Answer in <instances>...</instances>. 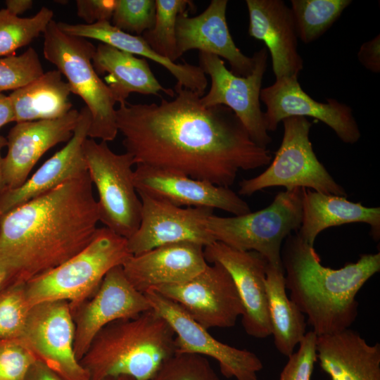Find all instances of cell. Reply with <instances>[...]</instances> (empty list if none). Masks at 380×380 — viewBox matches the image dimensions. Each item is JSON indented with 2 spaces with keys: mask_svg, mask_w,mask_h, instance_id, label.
Instances as JSON below:
<instances>
[{
  "mask_svg": "<svg viewBox=\"0 0 380 380\" xmlns=\"http://www.w3.org/2000/svg\"><path fill=\"white\" fill-rule=\"evenodd\" d=\"M117 0H77V15L85 24L110 22Z\"/></svg>",
  "mask_w": 380,
  "mask_h": 380,
  "instance_id": "cell-38",
  "label": "cell"
},
{
  "mask_svg": "<svg viewBox=\"0 0 380 380\" xmlns=\"http://www.w3.org/2000/svg\"><path fill=\"white\" fill-rule=\"evenodd\" d=\"M248 34L264 42L276 80L298 76L303 60L291 8L281 0H246Z\"/></svg>",
  "mask_w": 380,
  "mask_h": 380,
  "instance_id": "cell-22",
  "label": "cell"
},
{
  "mask_svg": "<svg viewBox=\"0 0 380 380\" xmlns=\"http://www.w3.org/2000/svg\"><path fill=\"white\" fill-rule=\"evenodd\" d=\"M281 250L286 289L290 299L308 317L317 336L338 332L355 321L358 291L380 271V253L362 254L339 269L322 265L314 248L296 234Z\"/></svg>",
  "mask_w": 380,
  "mask_h": 380,
  "instance_id": "cell-3",
  "label": "cell"
},
{
  "mask_svg": "<svg viewBox=\"0 0 380 380\" xmlns=\"http://www.w3.org/2000/svg\"><path fill=\"white\" fill-rule=\"evenodd\" d=\"M70 85L58 70L44 72L25 86L14 90L9 97L15 122L53 120L63 117L72 108Z\"/></svg>",
  "mask_w": 380,
  "mask_h": 380,
  "instance_id": "cell-27",
  "label": "cell"
},
{
  "mask_svg": "<svg viewBox=\"0 0 380 380\" xmlns=\"http://www.w3.org/2000/svg\"><path fill=\"white\" fill-rule=\"evenodd\" d=\"M25 284H11L0 290V339L19 338L25 329L31 308Z\"/></svg>",
  "mask_w": 380,
  "mask_h": 380,
  "instance_id": "cell-32",
  "label": "cell"
},
{
  "mask_svg": "<svg viewBox=\"0 0 380 380\" xmlns=\"http://www.w3.org/2000/svg\"><path fill=\"white\" fill-rule=\"evenodd\" d=\"M151 307L128 281L122 265L112 268L96 292L70 309L75 325L74 352L80 362L98 332L118 319L132 318Z\"/></svg>",
  "mask_w": 380,
  "mask_h": 380,
  "instance_id": "cell-15",
  "label": "cell"
},
{
  "mask_svg": "<svg viewBox=\"0 0 380 380\" xmlns=\"http://www.w3.org/2000/svg\"><path fill=\"white\" fill-rule=\"evenodd\" d=\"M99 222L88 172L0 218V267L26 283L69 260L94 238Z\"/></svg>",
  "mask_w": 380,
  "mask_h": 380,
  "instance_id": "cell-2",
  "label": "cell"
},
{
  "mask_svg": "<svg viewBox=\"0 0 380 380\" xmlns=\"http://www.w3.org/2000/svg\"><path fill=\"white\" fill-rule=\"evenodd\" d=\"M175 334L153 310L101 329L80 362L90 380H151L176 353Z\"/></svg>",
  "mask_w": 380,
  "mask_h": 380,
  "instance_id": "cell-4",
  "label": "cell"
},
{
  "mask_svg": "<svg viewBox=\"0 0 380 380\" xmlns=\"http://www.w3.org/2000/svg\"><path fill=\"white\" fill-rule=\"evenodd\" d=\"M92 65L98 75L107 73L105 83L116 103H125L131 93L158 96L160 91H163L170 97L175 96L174 90L160 84L145 58L108 44H98Z\"/></svg>",
  "mask_w": 380,
  "mask_h": 380,
  "instance_id": "cell-26",
  "label": "cell"
},
{
  "mask_svg": "<svg viewBox=\"0 0 380 380\" xmlns=\"http://www.w3.org/2000/svg\"><path fill=\"white\" fill-rule=\"evenodd\" d=\"M252 72L246 77L234 75L220 57L199 52V67L210 78V88L201 97L207 107L222 105L230 108L242 122L252 140L267 148L272 138L265 127L260 103L262 82L267 69L268 51L265 47L253 54Z\"/></svg>",
  "mask_w": 380,
  "mask_h": 380,
  "instance_id": "cell-10",
  "label": "cell"
},
{
  "mask_svg": "<svg viewBox=\"0 0 380 380\" xmlns=\"http://www.w3.org/2000/svg\"><path fill=\"white\" fill-rule=\"evenodd\" d=\"M138 194L141 201L140 224L127 239L132 255L174 243L192 242L205 247L215 241L207 227L213 209L179 207L144 194Z\"/></svg>",
  "mask_w": 380,
  "mask_h": 380,
  "instance_id": "cell-14",
  "label": "cell"
},
{
  "mask_svg": "<svg viewBox=\"0 0 380 380\" xmlns=\"http://www.w3.org/2000/svg\"><path fill=\"white\" fill-rule=\"evenodd\" d=\"M284 135L273 160L259 175L239 182V195L250 196L272 186L286 190L305 188L347 197L346 189L337 183L317 158L310 140L312 123L305 117L284 119Z\"/></svg>",
  "mask_w": 380,
  "mask_h": 380,
  "instance_id": "cell-8",
  "label": "cell"
},
{
  "mask_svg": "<svg viewBox=\"0 0 380 380\" xmlns=\"http://www.w3.org/2000/svg\"><path fill=\"white\" fill-rule=\"evenodd\" d=\"M134 183L137 193L179 207L217 208L234 215L251 212L248 204L229 187L175 172L138 165L134 170Z\"/></svg>",
  "mask_w": 380,
  "mask_h": 380,
  "instance_id": "cell-18",
  "label": "cell"
},
{
  "mask_svg": "<svg viewBox=\"0 0 380 380\" xmlns=\"http://www.w3.org/2000/svg\"><path fill=\"white\" fill-rule=\"evenodd\" d=\"M204 247L192 242L158 246L132 255L122 265L126 277L139 292L186 281L205 269Z\"/></svg>",
  "mask_w": 380,
  "mask_h": 380,
  "instance_id": "cell-21",
  "label": "cell"
},
{
  "mask_svg": "<svg viewBox=\"0 0 380 380\" xmlns=\"http://www.w3.org/2000/svg\"><path fill=\"white\" fill-rule=\"evenodd\" d=\"M113 380H132V379L128 376H121Z\"/></svg>",
  "mask_w": 380,
  "mask_h": 380,
  "instance_id": "cell-45",
  "label": "cell"
},
{
  "mask_svg": "<svg viewBox=\"0 0 380 380\" xmlns=\"http://www.w3.org/2000/svg\"><path fill=\"white\" fill-rule=\"evenodd\" d=\"M132 255L127 239L105 227L99 228L83 250L25 284L27 302L32 307L64 300L69 302L70 309L74 308L96 292L112 268L122 265Z\"/></svg>",
  "mask_w": 380,
  "mask_h": 380,
  "instance_id": "cell-5",
  "label": "cell"
},
{
  "mask_svg": "<svg viewBox=\"0 0 380 380\" xmlns=\"http://www.w3.org/2000/svg\"><path fill=\"white\" fill-rule=\"evenodd\" d=\"M357 58L361 64L368 70L374 73L380 72L379 34L362 44L357 53Z\"/></svg>",
  "mask_w": 380,
  "mask_h": 380,
  "instance_id": "cell-39",
  "label": "cell"
},
{
  "mask_svg": "<svg viewBox=\"0 0 380 380\" xmlns=\"http://www.w3.org/2000/svg\"><path fill=\"white\" fill-rule=\"evenodd\" d=\"M156 0H117L110 23L118 29L141 36L153 27Z\"/></svg>",
  "mask_w": 380,
  "mask_h": 380,
  "instance_id": "cell-35",
  "label": "cell"
},
{
  "mask_svg": "<svg viewBox=\"0 0 380 380\" xmlns=\"http://www.w3.org/2000/svg\"><path fill=\"white\" fill-rule=\"evenodd\" d=\"M317 337L312 331L306 332L298 344V350L288 357L279 380H311L315 362L317 360Z\"/></svg>",
  "mask_w": 380,
  "mask_h": 380,
  "instance_id": "cell-37",
  "label": "cell"
},
{
  "mask_svg": "<svg viewBox=\"0 0 380 380\" xmlns=\"http://www.w3.org/2000/svg\"><path fill=\"white\" fill-rule=\"evenodd\" d=\"M91 122V113L84 106L80 111L73 136L65 146L46 160L21 186L0 194V218L12 209L87 171L84 143L88 138Z\"/></svg>",
  "mask_w": 380,
  "mask_h": 380,
  "instance_id": "cell-23",
  "label": "cell"
},
{
  "mask_svg": "<svg viewBox=\"0 0 380 380\" xmlns=\"http://www.w3.org/2000/svg\"><path fill=\"white\" fill-rule=\"evenodd\" d=\"M84 154L98 193L99 222L129 239L137 230L141 213V201L134 183V158L127 152L115 153L107 142L89 137L84 143Z\"/></svg>",
  "mask_w": 380,
  "mask_h": 380,
  "instance_id": "cell-9",
  "label": "cell"
},
{
  "mask_svg": "<svg viewBox=\"0 0 380 380\" xmlns=\"http://www.w3.org/2000/svg\"><path fill=\"white\" fill-rule=\"evenodd\" d=\"M43 36L44 58L65 75L72 93L84 101L91 113L88 137L114 140L118 133L116 102L92 65L96 46L86 39L65 34L53 19Z\"/></svg>",
  "mask_w": 380,
  "mask_h": 380,
  "instance_id": "cell-6",
  "label": "cell"
},
{
  "mask_svg": "<svg viewBox=\"0 0 380 380\" xmlns=\"http://www.w3.org/2000/svg\"><path fill=\"white\" fill-rule=\"evenodd\" d=\"M298 78L282 77L261 89L260 99L266 106L264 118L267 132L275 131L286 118L308 116L329 126L343 142H357L361 133L352 108L334 99H327L326 103L315 101L303 90Z\"/></svg>",
  "mask_w": 380,
  "mask_h": 380,
  "instance_id": "cell-16",
  "label": "cell"
},
{
  "mask_svg": "<svg viewBox=\"0 0 380 380\" xmlns=\"http://www.w3.org/2000/svg\"><path fill=\"white\" fill-rule=\"evenodd\" d=\"M316 350L331 380H380V344H368L356 331L317 336Z\"/></svg>",
  "mask_w": 380,
  "mask_h": 380,
  "instance_id": "cell-24",
  "label": "cell"
},
{
  "mask_svg": "<svg viewBox=\"0 0 380 380\" xmlns=\"http://www.w3.org/2000/svg\"><path fill=\"white\" fill-rule=\"evenodd\" d=\"M265 287L271 335L277 350L289 357L306 334L305 316L286 294L282 265L268 262Z\"/></svg>",
  "mask_w": 380,
  "mask_h": 380,
  "instance_id": "cell-28",
  "label": "cell"
},
{
  "mask_svg": "<svg viewBox=\"0 0 380 380\" xmlns=\"http://www.w3.org/2000/svg\"><path fill=\"white\" fill-rule=\"evenodd\" d=\"M11 122H15L12 102L9 96L0 93V129Z\"/></svg>",
  "mask_w": 380,
  "mask_h": 380,
  "instance_id": "cell-41",
  "label": "cell"
},
{
  "mask_svg": "<svg viewBox=\"0 0 380 380\" xmlns=\"http://www.w3.org/2000/svg\"><path fill=\"white\" fill-rule=\"evenodd\" d=\"M172 101L120 103L122 145L141 165L229 187L238 172L269 165L272 156L255 144L228 107H207L194 91L175 85Z\"/></svg>",
  "mask_w": 380,
  "mask_h": 380,
  "instance_id": "cell-1",
  "label": "cell"
},
{
  "mask_svg": "<svg viewBox=\"0 0 380 380\" xmlns=\"http://www.w3.org/2000/svg\"><path fill=\"white\" fill-rule=\"evenodd\" d=\"M151 380H220L205 357L176 353Z\"/></svg>",
  "mask_w": 380,
  "mask_h": 380,
  "instance_id": "cell-34",
  "label": "cell"
},
{
  "mask_svg": "<svg viewBox=\"0 0 380 380\" xmlns=\"http://www.w3.org/2000/svg\"><path fill=\"white\" fill-rule=\"evenodd\" d=\"M155 23L141 36L158 55L172 62L180 58L177 51L176 23L178 15L195 9L189 0H156Z\"/></svg>",
  "mask_w": 380,
  "mask_h": 380,
  "instance_id": "cell-30",
  "label": "cell"
},
{
  "mask_svg": "<svg viewBox=\"0 0 380 380\" xmlns=\"http://www.w3.org/2000/svg\"><path fill=\"white\" fill-rule=\"evenodd\" d=\"M208 263L222 265L231 275L241 300V323L247 334L256 338L271 335L265 287L268 261L255 251H242L220 241L204 247Z\"/></svg>",
  "mask_w": 380,
  "mask_h": 380,
  "instance_id": "cell-17",
  "label": "cell"
},
{
  "mask_svg": "<svg viewBox=\"0 0 380 380\" xmlns=\"http://www.w3.org/2000/svg\"><path fill=\"white\" fill-rule=\"evenodd\" d=\"M7 140L6 138L0 135V194L4 191V184L3 179V157L1 156V149L6 146Z\"/></svg>",
  "mask_w": 380,
  "mask_h": 380,
  "instance_id": "cell-43",
  "label": "cell"
},
{
  "mask_svg": "<svg viewBox=\"0 0 380 380\" xmlns=\"http://www.w3.org/2000/svg\"><path fill=\"white\" fill-rule=\"evenodd\" d=\"M151 309L163 317L175 334L176 353H194L215 360L222 374L236 380H258L263 365L253 352L215 338L176 303L149 289L144 293Z\"/></svg>",
  "mask_w": 380,
  "mask_h": 380,
  "instance_id": "cell-13",
  "label": "cell"
},
{
  "mask_svg": "<svg viewBox=\"0 0 380 380\" xmlns=\"http://www.w3.org/2000/svg\"><path fill=\"white\" fill-rule=\"evenodd\" d=\"M25 380H64L44 363L37 360L30 367Z\"/></svg>",
  "mask_w": 380,
  "mask_h": 380,
  "instance_id": "cell-40",
  "label": "cell"
},
{
  "mask_svg": "<svg viewBox=\"0 0 380 380\" xmlns=\"http://www.w3.org/2000/svg\"><path fill=\"white\" fill-rule=\"evenodd\" d=\"M12 284V278L10 273L4 267H0V290Z\"/></svg>",
  "mask_w": 380,
  "mask_h": 380,
  "instance_id": "cell-44",
  "label": "cell"
},
{
  "mask_svg": "<svg viewBox=\"0 0 380 380\" xmlns=\"http://www.w3.org/2000/svg\"><path fill=\"white\" fill-rule=\"evenodd\" d=\"M39 55L32 47L22 54L0 58V93L16 90L44 73Z\"/></svg>",
  "mask_w": 380,
  "mask_h": 380,
  "instance_id": "cell-33",
  "label": "cell"
},
{
  "mask_svg": "<svg viewBox=\"0 0 380 380\" xmlns=\"http://www.w3.org/2000/svg\"><path fill=\"white\" fill-rule=\"evenodd\" d=\"M53 12L43 6L32 17L20 18L0 10V58L13 55L18 49L30 44L45 31L53 20Z\"/></svg>",
  "mask_w": 380,
  "mask_h": 380,
  "instance_id": "cell-31",
  "label": "cell"
},
{
  "mask_svg": "<svg viewBox=\"0 0 380 380\" xmlns=\"http://www.w3.org/2000/svg\"><path fill=\"white\" fill-rule=\"evenodd\" d=\"M350 0H291L296 33L303 43L319 38L338 19Z\"/></svg>",
  "mask_w": 380,
  "mask_h": 380,
  "instance_id": "cell-29",
  "label": "cell"
},
{
  "mask_svg": "<svg viewBox=\"0 0 380 380\" xmlns=\"http://www.w3.org/2000/svg\"><path fill=\"white\" fill-rule=\"evenodd\" d=\"M302 220V188L279 192L266 208L241 215L219 217L207 222L215 241L242 251H255L270 264L282 265V243L300 229Z\"/></svg>",
  "mask_w": 380,
  "mask_h": 380,
  "instance_id": "cell-7",
  "label": "cell"
},
{
  "mask_svg": "<svg viewBox=\"0 0 380 380\" xmlns=\"http://www.w3.org/2000/svg\"><path fill=\"white\" fill-rule=\"evenodd\" d=\"M227 4V0H212L198 15L180 13L176 23L177 51L180 57L193 49L215 55L229 62L234 75L246 77L253 70L254 58L244 55L232 37L226 19Z\"/></svg>",
  "mask_w": 380,
  "mask_h": 380,
  "instance_id": "cell-20",
  "label": "cell"
},
{
  "mask_svg": "<svg viewBox=\"0 0 380 380\" xmlns=\"http://www.w3.org/2000/svg\"><path fill=\"white\" fill-rule=\"evenodd\" d=\"M355 222L368 224L370 236L375 241H379V207H366L346 197L302 188V220L297 234L311 246L324 229Z\"/></svg>",
  "mask_w": 380,
  "mask_h": 380,
  "instance_id": "cell-25",
  "label": "cell"
},
{
  "mask_svg": "<svg viewBox=\"0 0 380 380\" xmlns=\"http://www.w3.org/2000/svg\"><path fill=\"white\" fill-rule=\"evenodd\" d=\"M153 290L178 304L206 329L235 325L243 308L233 279L220 263H208L203 270L179 284Z\"/></svg>",
  "mask_w": 380,
  "mask_h": 380,
  "instance_id": "cell-11",
  "label": "cell"
},
{
  "mask_svg": "<svg viewBox=\"0 0 380 380\" xmlns=\"http://www.w3.org/2000/svg\"><path fill=\"white\" fill-rule=\"evenodd\" d=\"M37 360L19 338L0 339V380H25Z\"/></svg>",
  "mask_w": 380,
  "mask_h": 380,
  "instance_id": "cell-36",
  "label": "cell"
},
{
  "mask_svg": "<svg viewBox=\"0 0 380 380\" xmlns=\"http://www.w3.org/2000/svg\"><path fill=\"white\" fill-rule=\"evenodd\" d=\"M79 116L80 111L72 109L57 119L17 122L6 137L8 149L3 158L4 191L21 186L46 151L60 143H67L73 136Z\"/></svg>",
  "mask_w": 380,
  "mask_h": 380,
  "instance_id": "cell-19",
  "label": "cell"
},
{
  "mask_svg": "<svg viewBox=\"0 0 380 380\" xmlns=\"http://www.w3.org/2000/svg\"><path fill=\"white\" fill-rule=\"evenodd\" d=\"M6 9L11 14L18 16L32 8V0H6Z\"/></svg>",
  "mask_w": 380,
  "mask_h": 380,
  "instance_id": "cell-42",
  "label": "cell"
},
{
  "mask_svg": "<svg viewBox=\"0 0 380 380\" xmlns=\"http://www.w3.org/2000/svg\"><path fill=\"white\" fill-rule=\"evenodd\" d=\"M75 325L69 302L39 303L31 307L19 338L39 360L64 380H90L74 352Z\"/></svg>",
  "mask_w": 380,
  "mask_h": 380,
  "instance_id": "cell-12",
  "label": "cell"
}]
</instances>
